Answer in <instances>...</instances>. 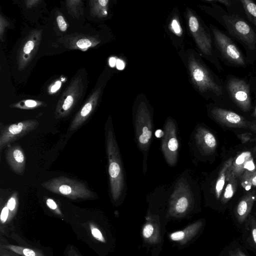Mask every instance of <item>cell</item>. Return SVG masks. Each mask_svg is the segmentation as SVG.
I'll return each mask as SVG.
<instances>
[{
	"label": "cell",
	"instance_id": "cell-1",
	"mask_svg": "<svg viewBox=\"0 0 256 256\" xmlns=\"http://www.w3.org/2000/svg\"><path fill=\"white\" fill-rule=\"evenodd\" d=\"M211 6L204 7L205 11L226 30V32L238 42L245 52L248 66L256 62V30L248 21L238 15L228 12L222 6L206 0Z\"/></svg>",
	"mask_w": 256,
	"mask_h": 256
},
{
	"label": "cell",
	"instance_id": "cell-2",
	"mask_svg": "<svg viewBox=\"0 0 256 256\" xmlns=\"http://www.w3.org/2000/svg\"><path fill=\"white\" fill-rule=\"evenodd\" d=\"M188 67L192 82L200 94L216 102L230 100L224 82L200 58L194 54L189 56Z\"/></svg>",
	"mask_w": 256,
	"mask_h": 256
},
{
	"label": "cell",
	"instance_id": "cell-3",
	"mask_svg": "<svg viewBox=\"0 0 256 256\" xmlns=\"http://www.w3.org/2000/svg\"><path fill=\"white\" fill-rule=\"evenodd\" d=\"M105 135L110 192L116 202L126 192V183L122 161L111 122L106 124Z\"/></svg>",
	"mask_w": 256,
	"mask_h": 256
},
{
	"label": "cell",
	"instance_id": "cell-4",
	"mask_svg": "<svg viewBox=\"0 0 256 256\" xmlns=\"http://www.w3.org/2000/svg\"><path fill=\"white\" fill-rule=\"evenodd\" d=\"M210 29L218 60L231 67L246 68L249 66L245 54L226 32L212 24H210Z\"/></svg>",
	"mask_w": 256,
	"mask_h": 256
},
{
	"label": "cell",
	"instance_id": "cell-5",
	"mask_svg": "<svg viewBox=\"0 0 256 256\" xmlns=\"http://www.w3.org/2000/svg\"><path fill=\"white\" fill-rule=\"evenodd\" d=\"M133 123L137 145L143 156L142 170L144 174L153 132L152 114L145 102H142L138 105L133 114Z\"/></svg>",
	"mask_w": 256,
	"mask_h": 256
},
{
	"label": "cell",
	"instance_id": "cell-6",
	"mask_svg": "<svg viewBox=\"0 0 256 256\" xmlns=\"http://www.w3.org/2000/svg\"><path fill=\"white\" fill-rule=\"evenodd\" d=\"M42 185L52 192L73 200H92L96 196L84 183L64 176L50 179L43 182Z\"/></svg>",
	"mask_w": 256,
	"mask_h": 256
},
{
	"label": "cell",
	"instance_id": "cell-7",
	"mask_svg": "<svg viewBox=\"0 0 256 256\" xmlns=\"http://www.w3.org/2000/svg\"><path fill=\"white\" fill-rule=\"evenodd\" d=\"M188 26L200 50L216 68L218 72L224 69L216 54L210 29L206 28L192 13H188Z\"/></svg>",
	"mask_w": 256,
	"mask_h": 256
},
{
	"label": "cell",
	"instance_id": "cell-8",
	"mask_svg": "<svg viewBox=\"0 0 256 256\" xmlns=\"http://www.w3.org/2000/svg\"><path fill=\"white\" fill-rule=\"evenodd\" d=\"M224 82L230 100L242 111H250L252 108V98L248 80L228 74Z\"/></svg>",
	"mask_w": 256,
	"mask_h": 256
},
{
	"label": "cell",
	"instance_id": "cell-9",
	"mask_svg": "<svg viewBox=\"0 0 256 256\" xmlns=\"http://www.w3.org/2000/svg\"><path fill=\"white\" fill-rule=\"evenodd\" d=\"M164 135L162 140V150L167 163L174 166L178 160V141L176 127L172 118H168L164 128Z\"/></svg>",
	"mask_w": 256,
	"mask_h": 256
},
{
	"label": "cell",
	"instance_id": "cell-10",
	"mask_svg": "<svg viewBox=\"0 0 256 256\" xmlns=\"http://www.w3.org/2000/svg\"><path fill=\"white\" fill-rule=\"evenodd\" d=\"M39 123L36 120H26L4 126L0 133V150L14 140L36 130Z\"/></svg>",
	"mask_w": 256,
	"mask_h": 256
},
{
	"label": "cell",
	"instance_id": "cell-11",
	"mask_svg": "<svg viewBox=\"0 0 256 256\" xmlns=\"http://www.w3.org/2000/svg\"><path fill=\"white\" fill-rule=\"evenodd\" d=\"M210 114L217 122L225 126L234 128H250L256 132V125L238 114L217 106H213Z\"/></svg>",
	"mask_w": 256,
	"mask_h": 256
},
{
	"label": "cell",
	"instance_id": "cell-12",
	"mask_svg": "<svg viewBox=\"0 0 256 256\" xmlns=\"http://www.w3.org/2000/svg\"><path fill=\"white\" fill-rule=\"evenodd\" d=\"M256 170V166L251 152L248 151L243 152L234 158L228 172L226 180L230 178L240 180L242 177Z\"/></svg>",
	"mask_w": 256,
	"mask_h": 256
},
{
	"label": "cell",
	"instance_id": "cell-13",
	"mask_svg": "<svg viewBox=\"0 0 256 256\" xmlns=\"http://www.w3.org/2000/svg\"><path fill=\"white\" fill-rule=\"evenodd\" d=\"M7 163L16 174L22 175L25 170L26 157L23 150L18 144L8 146L5 152Z\"/></svg>",
	"mask_w": 256,
	"mask_h": 256
},
{
	"label": "cell",
	"instance_id": "cell-14",
	"mask_svg": "<svg viewBox=\"0 0 256 256\" xmlns=\"http://www.w3.org/2000/svg\"><path fill=\"white\" fill-rule=\"evenodd\" d=\"M172 198V206L175 212L182 214L188 210L191 196V190L186 183L180 182L177 184L173 192Z\"/></svg>",
	"mask_w": 256,
	"mask_h": 256
},
{
	"label": "cell",
	"instance_id": "cell-15",
	"mask_svg": "<svg viewBox=\"0 0 256 256\" xmlns=\"http://www.w3.org/2000/svg\"><path fill=\"white\" fill-rule=\"evenodd\" d=\"M196 144L202 152L209 154L214 152L217 146L214 136L204 126L198 127L194 134Z\"/></svg>",
	"mask_w": 256,
	"mask_h": 256
},
{
	"label": "cell",
	"instance_id": "cell-16",
	"mask_svg": "<svg viewBox=\"0 0 256 256\" xmlns=\"http://www.w3.org/2000/svg\"><path fill=\"white\" fill-rule=\"evenodd\" d=\"M256 200V191L252 190L248 192L239 202L235 210L236 217L239 223L245 220Z\"/></svg>",
	"mask_w": 256,
	"mask_h": 256
},
{
	"label": "cell",
	"instance_id": "cell-17",
	"mask_svg": "<svg viewBox=\"0 0 256 256\" xmlns=\"http://www.w3.org/2000/svg\"><path fill=\"white\" fill-rule=\"evenodd\" d=\"M233 160V158H230L226 160L220 171L214 187L215 196L217 199H218L222 194L226 182L228 172L232 163Z\"/></svg>",
	"mask_w": 256,
	"mask_h": 256
},
{
	"label": "cell",
	"instance_id": "cell-18",
	"mask_svg": "<svg viewBox=\"0 0 256 256\" xmlns=\"http://www.w3.org/2000/svg\"><path fill=\"white\" fill-rule=\"evenodd\" d=\"M202 224L199 222L190 226L183 230H178L172 232L170 235V238L172 241L182 242L186 239L192 236L202 226Z\"/></svg>",
	"mask_w": 256,
	"mask_h": 256
},
{
	"label": "cell",
	"instance_id": "cell-19",
	"mask_svg": "<svg viewBox=\"0 0 256 256\" xmlns=\"http://www.w3.org/2000/svg\"><path fill=\"white\" fill-rule=\"evenodd\" d=\"M212 2L224 5L230 13L246 19L244 10L240 0H212Z\"/></svg>",
	"mask_w": 256,
	"mask_h": 256
},
{
	"label": "cell",
	"instance_id": "cell-20",
	"mask_svg": "<svg viewBox=\"0 0 256 256\" xmlns=\"http://www.w3.org/2000/svg\"><path fill=\"white\" fill-rule=\"evenodd\" d=\"M1 246L21 256H46L42 252L34 248L12 244H4Z\"/></svg>",
	"mask_w": 256,
	"mask_h": 256
},
{
	"label": "cell",
	"instance_id": "cell-21",
	"mask_svg": "<svg viewBox=\"0 0 256 256\" xmlns=\"http://www.w3.org/2000/svg\"><path fill=\"white\" fill-rule=\"evenodd\" d=\"M246 15V20L256 30V3L252 0H240Z\"/></svg>",
	"mask_w": 256,
	"mask_h": 256
},
{
	"label": "cell",
	"instance_id": "cell-22",
	"mask_svg": "<svg viewBox=\"0 0 256 256\" xmlns=\"http://www.w3.org/2000/svg\"><path fill=\"white\" fill-rule=\"evenodd\" d=\"M238 180L234 178H230L226 180V186L221 197V202L226 203L234 195L238 186Z\"/></svg>",
	"mask_w": 256,
	"mask_h": 256
},
{
	"label": "cell",
	"instance_id": "cell-23",
	"mask_svg": "<svg viewBox=\"0 0 256 256\" xmlns=\"http://www.w3.org/2000/svg\"><path fill=\"white\" fill-rule=\"evenodd\" d=\"M242 187L248 190L256 186V170L242 177L240 180Z\"/></svg>",
	"mask_w": 256,
	"mask_h": 256
},
{
	"label": "cell",
	"instance_id": "cell-24",
	"mask_svg": "<svg viewBox=\"0 0 256 256\" xmlns=\"http://www.w3.org/2000/svg\"><path fill=\"white\" fill-rule=\"evenodd\" d=\"M18 202V194L16 192L14 193L8 199L6 204L10 212V214L15 212Z\"/></svg>",
	"mask_w": 256,
	"mask_h": 256
},
{
	"label": "cell",
	"instance_id": "cell-25",
	"mask_svg": "<svg viewBox=\"0 0 256 256\" xmlns=\"http://www.w3.org/2000/svg\"><path fill=\"white\" fill-rule=\"evenodd\" d=\"M90 228L91 234L95 239L102 242H106L102 232L98 228L92 224H90Z\"/></svg>",
	"mask_w": 256,
	"mask_h": 256
},
{
	"label": "cell",
	"instance_id": "cell-26",
	"mask_svg": "<svg viewBox=\"0 0 256 256\" xmlns=\"http://www.w3.org/2000/svg\"><path fill=\"white\" fill-rule=\"evenodd\" d=\"M248 80L250 84L252 94H254L256 100L254 114L256 116V75L252 74L249 76Z\"/></svg>",
	"mask_w": 256,
	"mask_h": 256
},
{
	"label": "cell",
	"instance_id": "cell-27",
	"mask_svg": "<svg viewBox=\"0 0 256 256\" xmlns=\"http://www.w3.org/2000/svg\"><path fill=\"white\" fill-rule=\"evenodd\" d=\"M154 226L152 224H146L142 229V236L145 238H150L154 232Z\"/></svg>",
	"mask_w": 256,
	"mask_h": 256
},
{
	"label": "cell",
	"instance_id": "cell-28",
	"mask_svg": "<svg viewBox=\"0 0 256 256\" xmlns=\"http://www.w3.org/2000/svg\"><path fill=\"white\" fill-rule=\"evenodd\" d=\"M47 206L52 210L54 211L57 214H60L61 212L58 208V206L54 200L50 198L46 200Z\"/></svg>",
	"mask_w": 256,
	"mask_h": 256
},
{
	"label": "cell",
	"instance_id": "cell-29",
	"mask_svg": "<svg viewBox=\"0 0 256 256\" xmlns=\"http://www.w3.org/2000/svg\"><path fill=\"white\" fill-rule=\"evenodd\" d=\"M171 28L173 32L178 36L182 35V28L178 22L174 19L171 22Z\"/></svg>",
	"mask_w": 256,
	"mask_h": 256
},
{
	"label": "cell",
	"instance_id": "cell-30",
	"mask_svg": "<svg viewBox=\"0 0 256 256\" xmlns=\"http://www.w3.org/2000/svg\"><path fill=\"white\" fill-rule=\"evenodd\" d=\"M250 226L253 241L256 246V221L254 218H250Z\"/></svg>",
	"mask_w": 256,
	"mask_h": 256
},
{
	"label": "cell",
	"instance_id": "cell-31",
	"mask_svg": "<svg viewBox=\"0 0 256 256\" xmlns=\"http://www.w3.org/2000/svg\"><path fill=\"white\" fill-rule=\"evenodd\" d=\"M10 214L9 210L6 204L2 208L0 214V221L2 223H4L7 220Z\"/></svg>",
	"mask_w": 256,
	"mask_h": 256
},
{
	"label": "cell",
	"instance_id": "cell-32",
	"mask_svg": "<svg viewBox=\"0 0 256 256\" xmlns=\"http://www.w3.org/2000/svg\"><path fill=\"white\" fill-rule=\"evenodd\" d=\"M91 42L86 39H81L76 42L77 46L81 48H85L91 46Z\"/></svg>",
	"mask_w": 256,
	"mask_h": 256
},
{
	"label": "cell",
	"instance_id": "cell-33",
	"mask_svg": "<svg viewBox=\"0 0 256 256\" xmlns=\"http://www.w3.org/2000/svg\"><path fill=\"white\" fill-rule=\"evenodd\" d=\"M57 22L58 26V27L61 31L64 32L66 29V24L64 21L63 17L62 16H58L57 18Z\"/></svg>",
	"mask_w": 256,
	"mask_h": 256
},
{
	"label": "cell",
	"instance_id": "cell-34",
	"mask_svg": "<svg viewBox=\"0 0 256 256\" xmlns=\"http://www.w3.org/2000/svg\"><path fill=\"white\" fill-rule=\"evenodd\" d=\"M19 254L9 250H7L0 246V256H19Z\"/></svg>",
	"mask_w": 256,
	"mask_h": 256
},
{
	"label": "cell",
	"instance_id": "cell-35",
	"mask_svg": "<svg viewBox=\"0 0 256 256\" xmlns=\"http://www.w3.org/2000/svg\"><path fill=\"white\" fill-rule=\"evenodd\" d=\"M34 46V44L33 42H32V40L28 42L24 48V52L26 54L30 53L33 49Z\"/></svg>",
	"mask_w": 256,
	"mask_h": 256
},
{
	"label": "cell",
	"instance_id": "cell-36",
	"mask_svg": "<svg viewBox=\"0 0 256 256\" xmlns=\"http://www.w3.org/2000/svg\"><path fill=\"white\" fill-rule=\"evenodd\" d=\"M230 256H246L241 250L240 249H235L230 252Z\"/></svg>",
	"mask_w": 256,
	"mask_h": 256
},
{
	"label": "cell",
	"instance_id": "cell-37",
	"mask_svg": "<svg viewBox=\"0 0 256 256\" xmlns=\"http://www.w3.org/2000/svg\"><path fill=\"white\" fill-rule=\"evenodd\" d=\"M24 104L27 108H34L38 105V104L33 100H26L24 102Z\"/></svg>",
	"mask_w": 256,
	"mask_h": 256
},
{
	"label": "cell",
	"instance_id": "cell-38",
	"mask_svg": "<svg viewBox=\"0 0 256 256\" xmlns=\"http://www.w3.org/2000/svg\"><path fill=\"white\" fill-rule=\"evenodd\" d=\"M68 256H82L74 249L70 248L68 252Z\"/></svg>",
	"mask_w": 256,
	"mask_h": 256
},
{
	"label": "cell",
	"instance_id": "cell-39",
	"mask_svg": "<svg viewBox=\"0 0 256 256\" xmlns=\"http://www.w3.org/2000/svg\"><path fill=\"white\" fill-rule=\"evenodd\" d=\"M61 82L60 81H58L56 84L52 86L51 88V92H54L56 91L60 86Z\"/></svg>",
	"mask_w": 256,
	"mask_h": 256
},
{
	"label": "cell",
	"instance_id": "cell-40",
	"mask_svg": "<svg viewBox=\"0 0 256 256\" xmlns=\"http://www.w3.org/2000/svg\"><path fill=\"white\" fill-rule=\"evenodd\" d=\"M116 64L117 68L119 70H122L124 67V62L120 60H118L116 61Z\"/></svg>",
	"mask_w": 256,
	"mask_h": 256
},
{
	"label": "cell",
	"instance_id": "cell-41",
	"mask_svg": "<svg viewBox=\"0 0 256 256\" xmlns=\"http://www.w3.org/2000/svg\"><path fill=\"white\" fill-rule=\"evenodd\" d=\"M164 135V132L161 130H157L155 132V136L158 138H162Z\"/></svg>",
	"mask_w": 256,
	"mask_h": 256
},
{
	"label": "cell",
	"instance_id": "cell-42",
	"mask_svg": "<svg viewBox=\"0 0 256 256\" xmlns=\"http://www.w3.org/2000/svg\"><path fill=\"white\" fill-rule=\"evenodd\" d=\"M110 64L111 66H114L116 63V60L114 58H111L109 60Z\"/></svg>",
	"mask_w": 256,
	"mask_h": 256
},
{
	"label": "cell",
	"instance_id": "cell-43",
	"mask_svg": "<svg viewBox=\"0 0 256 256\" xmlns=\"http://www.w3.org/2000/svg\"><path fill=\"white\" fill-rule=\"evenodd\" d=\"M98 2L100 6H105L107 4L108 2V0H98Z\"/></svg>",
	"mask_w": 256,
	"mask_h": 256
},
{
	"label": "cell",
	"instance_id": "cell-44",
	"mask_svg": "<svg viewBox=\"0 0 256 256\" xmlns=\"http://www.w3.org/2000/svg\"><path fill=\"white\" fill-rule=\"evenodd\" d=\"M252 74H253L254 75H256V66L253 70V72H252Z\"/></svg>",
	"mask_w": 256,
	"mask_h": 256
}]
</instances>
